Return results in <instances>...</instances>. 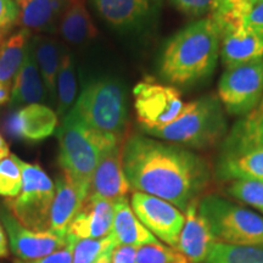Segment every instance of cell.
<instances>
[{
    "label": "cell",
    "mask_w": 263,
    "mask_h": 263,
    "mask_svg": "<svg viewBox=\"0 0 263 263\" xmlns=\"http://www.w3.org/2000/svg\"><path fill=\"white\" fill-rule=\"evenodd\" d=\"M122 163L130 190L166 200L182 212L199 200L211 178L202 156L143 134L124 140Z\"/></svg>",
    "instance_id": "6da1fadb"
},
{
    "label": "cell",
    "mask_w": 263,
    "mask_h": 263,
    "mask_svg": "<svg viewBox=\"0 0 263 263\" xmlns=\"http://www.w3.org/2000/svg\"><path fill=\"white\" fill-rule=\"evenodd\" d=\"M222 29L211 16L197 18L170 38L161 52V77L173 87L188 88L215 71L221 52Z\"/></svg>",
    "instance_id": "7a4b0ae2"
},
{
    "label": "cell",
    "mask_w": 263,
    "mask_h": 263,
    "mask_svg": "<svg viewBox=\"0 0 263 263\" xmlns=\"http://www.w3.org/2000/svg\"><path fill=\"white\" fill-rule=\"evenodd\" d=\"M58 138L59 164L64 177L87 200L101 154L106 147L122 140L85 127L71 111L62 120Z\"/></svg>",
    "instance_id": "3957f363"
},
{
    "label": "cell",
    "mask_w": 263,
    "mask_h": 263,
    "mask_svg": "<svg viewBox=\"0 0 263 263\" xmlns=\"http://www.w3.org/2000/svg\"><path fill=\"white\" fill-rule=\"evenodd\" d=\"M226 129L224 111L218 97L206 95L184 103L180 114L171 123L144 133L186 149H206L221 140Z\"/></svg>",
    "instance_id": "277c9868"
},
{
    "label": "cell",
    "mask_w": 263,
    "mask_h": 263,
    "mask_svg": "<svg viewBox=\"0 0 263 263\" xmlns=\"http://www.w3.org/2000/svg\"><path fill=\"white\" fill-rule=\"evenodd\" d=\"M70 111L85 127L124 140L128 101L126 90L117 80L105 77L85 83Z\"/></svg>",
    "instance_id": "5b68a950"
},
{
    "label": "cell",
    "mask_w": 263,
    "mask_h": 263,
    "mask_svg": "<svg viewBox=\"0 0 263 263\" xmlns=\"http://www.w3.org/2000/svg\"><path fill=\"white\" fill-rule=\"evenodd\" d=\"M199 211L216 242L263 248V216L259 213L213 194L199 199Z\"/></svg>",
    "instance_id": "8992f818"
},
{
    "label": "cell",
    "mask_w": 263,
    "mask_h": 263,
    "mask_svg": "<svg viewBox=\"0 0 263 263\" xmlns=\"http://www.w3.org/2000/svg\"><path fill=\"white\" fill-rule=\"evenodd\" d=\"M22 173L21 192L5 205L26 228L44 232L49 230L50 210L55 196V185L44 170L37 164L25 162L16 157Z\"/></svg>",
    "instance_id": "52a82bcc"
},
{
    "label": "cell",
    "mask_w": 263,
    "mask_h": 263,
    "mask_svg": "<svg viewBox=\"0 0 263 263\" xmlns=\"http://www.w3.org/2000/svg\"><path fill=\"white\" fill-rule=\"evenodd\" d=\"M263 98V60L226 67L218 82V99L230 115L245 116Z\"/></svg>",
    "instance_id": "ba28073f"
},
{
    "label": "cell",
    "mask_w": 263,
    "mask_h": 263,
    "mask_svg": "<svg viewBox=\"0 0 263 263\" xmlns=\"http://www.w3.org/2000/svg\"><path fill=\"white\" fill-rule=\"evenodd\" d=\"M134 108L144 132L172 122L182 111V94L171 84H161L150 77L138 82L133 89Z\"/></svg>",
    "instance_id": "9c48e42d"
},
{
    "label": "cell",
    "mask_w": 263,
    "mask_h": 263,
    "mask_svg": "<svg viewBox=\"0 0 263 263\" xmlns=\"http://www.w3.org/2000/svg\"><path fill=\"white\" fill-rule=\"evenodd\" d=\"M130 206L150 233L170 248H177L185 221L184 212L166 200L139 192L132 194Z\"/></svg>",
    "instance_id": "30bf717a"
},
{
    "label": "cell",
    "mask_w": 263,
    "mask_h": 263,
    "mask_svg": "<svg viewBox=\"0 0 263 263\" xmlns=\"http://www.w3.org/2000/svg\"><path fill=\"white\" fill-rule=\"evenodd\" d=\"M0 222L9 235V244L12 254L22 261L45 257L64 249L68 244L67 238L59 236L51 230L37 232L26 228L9 210L0 209Z\"/></svg>",
    "instance_id": "8fae6325"
},
{
    "label": "cell",
    "mask_w": 263,
    "mask_h": 263,
    "mask_svg": "<svg viewBox=\"0 0 263 263\" xmlns=\"http://www.w3.org/2000/svg\"><path fill=\"white\" fill-rule=\"evenodd\" d=\"M99 17L117 31H136L153 21L162 0H90Z\"/></svg>",
    "instance_id": "7c38bea8"
},
{
    "label": "cell",
    "mask_w": 263,
    "mask_h": 263,
    "mask_svg": "<svg viewBox=\"0 0 263 263\" xmlns=\"http://www.w3.org/2000/svg\"><path fill=\"white\" fill-rule=\"evenodd\" d=\"M122 143L106 147L95 168L88 196H99L108 201L127 197L130 186L124 176L122 163Z\"/></svg>",
    "instance_id": "4fadbf2b"
},
{
    "label": "cell",
    "mask_w": 263,
    "mask_h": 263,
    "mask_svg": "<svg viewBox=\"0 0 263 263\" xmlns=\"http://www.w3.org/2000/svg\"><path fill=\"white\" fill-rule=\"evenodd\" d=\"M114 202L99 196H88L67 229L72 241L101 239L110 235L114 223Z\"/></svg>",
    "instance_id": "5bb4252c"
},
{
    "label": "cell",
    "mask_w": 263,
    "mask_h": 263,
    "mask_svg": "<svg viewBox=\"0 0 263 263\" xmlns=\"http://www.w3.org/2000/svg\"><path fill=\"white\" fill-rule=\"evenodd\" d=\"M58 127V115L43 104H31L15 111L5 121V129L11 137L25 141L47 139Z\"/></svg>",
    "instance_id": "9a60e30c"
},
{
    "label": "cell",
    "mask_w": 263,
    "mask_h": 263,
    "mask_svg": "<svg viewBox=\"0 0 263 263\" xmlns=\"http://www.w3.org/2000/svg\"><path fill=\"white\" fill-rule=\"evenodd\" d=\"M184 215L185 221L176 250L190 263H205L216 239L205 217L199 211V200L190 203Z\"/></svg>",
    "instance_id": "2e32d148"
},
{
    "label": "cell",
    "mask_w": 263,
    "mask_h": 263,
    "mask_svg": "<svg viewBox=\"0 0 263 263\" xmlns=\"http://www.w3.org/2000/svg\"><path fill=\"white\" fill-rule=\"evenodd\" d=\"M219 57L226 67L263 60V33L242 24L222 29Z\"/></svg>",
    "instance_id": "e0dca14e"
},
{
    "label": "cell",
    "mask_w": 263,
    "mask_h": 263,
    "mask_svg": "<svg viewBox=\"0 0 263 263\" xmlns=\"http://www.w3.org/2000/svg\"><path fill=\"white\" fill-rule=\"evenodd\" d=\"M70 3L71 0H16V25L29 32H57Z\"/></svg>",
    "instance_id": "ac0fdd59"
},
{
    "label": "cell",
    "mask_w": 263,
    "mask_h": 263,
    "mask_svg": "<svg viewBox=\"0 0 263 263\" xmlns=\"http://www.w3.org/2000/svg\"><path fill=\"white\" fill-rule=\"evenodd\" d=\"M263 149V98L251 112L236 122L222 144L219 157Z\"/></svg>",
    "instance_id": "d6986e66"
},
{
    "label": "cell",
    "mask_w": 263,
    "mask_h": 263,
    "mask_svg": "<svg viewBox=\"0 0 263 263\" xmlns=\"http://www.w3.org/2000/svg\"><path fill=\"white\" fill-rule=\"evenodd\" d=\"M114 223L110 234L114 236L116 245L140 248L144 245L162 244L139 221L127 197H123V199L114 202Z\"/></svg>",
    "instance_id": "ffe728a7"
},
{
    "label": "cell",
    "mask_w": 263,
    "mask_h": 263,
    "mask_svg": "<svg viewBox=\"0 0 263 263\" xmlns=\"http://www.w3.org/2000/svg\"><path fill=\"white\" fill-rule=\"evenodd\" d=\"M45 87L34 58L33 43H29L25 60L16 74L11 88L12 106H27L31 104H42L45 100Z\"/></svg>",
    "instance_id": "44dd1931"
},
{
    "label": "cell",
    "mask_w": 263,
    "mask_h": 263,
    "mask_svg": "<svg viewBox=\"0 0 263 263\" xmlns=\"http://www.w3.org/2000/svg\"><path fill=\"white\" fill-rule=\"evenodd\" d=\"M85 200L64 176L57 180L55 196L50 210L49 230L62 238H66L67 229L74 216L80 211Z\"/></svg>",
    "instance_id": "7402d4cb"
},
{
    "label": "cell",
    "mask_w": 263,
    "mask_h": 263,
    "mask_svg": "<svg viewBox=\"0 0 263 263\" xmlns=\"http://www.w3.org/2000/svg\"><path fill=\"white\" fill-rule=\"evenodd\" d=\"M34 58L41 72L45 93L52 105L57 106V81L62 51L60 45L52 38L37 35L32 39Z\"/></svg>",
    "instance_id": "603a6c76"
},
{
    "label": "cell",
    "mask_w": 263,
    "mask_h": 263,
    "mask_svg": "<svg viewBox=\"0 0 263 263\" xmlns=\"http://www.w3.org/2000/svg\"><path fill=\"white\" fill-rule=\"evenodd\" d=\"M31 43V32L20 29L9 37H0V84L12 88Z\"/></svg>",
    "instance_id": "cb8c5ba5"
},
{
    "label": "cell",
    "mask_w": 263,
    "mask_h": 263,
    "mask_svg": "<svg viewBox=\"0 0 263 263\" xmlns=\"http://www.w3.org/2000/svg\"><path fill=\"white\" fill-rule=\"evenodd\" d=\"M217 176L222 180L263 179V149L219 157Z\"/></svg>",
    "instance_id": "d4e9b609"
},
{
    "label": "cell",
    "mask_w": 263,
    "mask_h": 263,
    "mask_svg": "<svg viewBox=\"0 0 263 263\" xmlns=\"http://www.w3.org/2000/svg\"><path fill=\"white\" fill-rule=\"evenodd\" d=\"M59 32L65 41L74 45L83 44L97 35L98 31L85 8L84 0H71L61 17Z\"/></svg>",
    "instance_id": "484cf974"
},
{
    "label": "cell",
    "mask_w": 263,
    "mask_h": 263,
    "mask_svg": "<svg viewBox=\"0 0 263 263\" xmlns=\"http://www.w3.org/2000/svg\"><path fill=\"white\" fill-rule=\"evenodd\" d=\"M77 97L74 62L71 52L62 50V57L57 81V115L65 117L70 112Z\"/></svg>",
    "instance_id": "4316f807"
},
{
    "label": "cell",
    "mask_w": 263,
    "mask_h": 263,
    "mask_svg": "<svg viewBox=\"0 0 263 263\" xmlns=\"http://www.w3.org/2000/svg\"><path fill=\"white\" fill-rule=\"evenodd\" d=\"M205 263H263V248L215 242Z\"/></svg>",
    "instance_id": "83f0119b"
},
{
    "label": "cell",
    "mask_w": 263,
    "mask_h": 263,
    "mask_svg": "<svg viewBox=\"0 0 263 263\" xmlns=\"http://www.w3.org/2000/svg\"><path fill=\"white\" fill-rule=\"evenodd\" d=\"M251 8L252 0H213L210 16L224 29L241 24Z\"/></svg>",
    "instance_id": "f1b7e54d"
},
{
    "label": "cell",
    "mask_w": 263,
    "mask_h": 263,
    "mask_svg": "<svg viewBox=\"0 0 263 263\" xmlns=\"http://www.w3.org/2000/svg\"><path fill=\"white\" fill-rule=\"evenodd\" d=\"M115 246L116 241L111 234L101 239L76 240L72 263H94L105 252L114 250Z\"/></svg>",
    "instance_id": "f546056e"
},
{
    "label": "cell",
    "mask_w": 263,
    "mask_h": 263,
    "mask_svg": "<svg viewBox=\"0 0 263 263\" xmlns=\"http://www.w3.org/2000/svg\"><path fill=\"white\" fill-rule=\"evenodd\" d=\"M227 193L263 215V179L233 180Z\"/></svg>",
    "instance_id": "4dcf8cb0"
},
{
    "label": "cell",
    "mask_w": 263,
    "mask_h": 263,
    "mask_svg": "<svg viewBox=\"0 0 263 263\" xmlns=\"http://www.w3.org/2000/svg\"><path fill=\"white\" fill-rule=\"evenodd\" d=\"M15 155L0 161V195L14 199L21 192L22 173Z\"/></svg>",
    "instance_id": "1f68e13d"
},
{
    "label": "cell",
    "mask_w": 263,
    "mask_h": 263,
    "mask_svg": "<svg viewBox=\"0 0 263 263\" xmlns=\"http://www.w3.org/2000/svg\"><path fill=\"white\" fill-rule=\"evenodd\" d=\"M136 263H190L178 250L163 244L144 245L137 249Z\"/></svg>",
    "instance_id": "d6a6232c"
},
{
    "label": "cell",
    "mask_w": 263,
    "mask_h": 263,
    "mask_svg": "<svg viewBox=\"0 0 263 263\" xmlns=\"http://www.w3.org/2000/svg\"><path fill=\"white\" fill-rule=\"evenodd\" d=\"M182 14L194 18L205 17L211 12L213 0H170Z\"/></svg>",
    "instance_id": "836d02e7"
},
{
    "label": "cell",
    "mask_w": 263,
    "mask_h": 263,
    "mask_svg": "<svg viewBox=\"0 0 263 263\" xmlns=\"http://www.w3.org/2000/svg\"><path fill=\"white\" fill-rule=\"evenodd\" d=\"M16 0H0V33L6 34L17 21Z\"/></svg>",
    "instance_id": "e575fe53"
},
{
    "label": "cell",
    "mask_w": 263,
    "mask_h": 263,
    "mask_svg": "<svg viewBox=\"0 0 263 263\" xmlns=\"http://www.w3.org/2000/svg\"><path fill=\"white\" fill-rule=\"evenodd\" d=\"M73 244H74V241L68 240V244L66 245L64 249L52 252V254L45 256V257L32 259V261H22V259H16L14 263H72V256H73Z\"/></svg>",
    "instance_id": "d590c367"
},
{
    "label": "cell",
    "mask_w": 263,
    "mask_h": 263,
    "mask_svg": "<svg viewBox=\"0 0 263 263\" xmlns=\"http://www.w3.org/2000/svg\"><path fill=\"white\" fill-rule=\"evenodd\" d=\"M241 24L248 28L263 33V2L255 4L242 18Z\"/></svg>",
    "instance_id": "8d00e7d4"
},
{
    "label": "cell",
    "mask_w": 263,
    "mask_h": 263,
    "mask_svg": "<svg viewBox=\"0 0 263 263\" xmlns=\"http://www.w3.org/2000/svg\"><path fill=\"white\" fill-rule=\"evenodd\" d=\"M137 249L134 246L116 245L111 255V263H136Z\"/></svg>",
    "instance_id": "74e56055"
},
{
    "label": "cell",
    "mask_w": 263,
    "mask_h": 263,
    "mask_svg": "<svg viewBox=\"0 0 263 263\" xmlns=\"http://www.w3.org/2000/svg\"><path fill=\"white\" fill-rule=\"evenodd\" d=\"M9 249H8V239H6L5 229L0 223V258L8 257Z\"/></svg>",
    "instance_id": "f35d334b"
},
{
    "label": "cell",
    "mask_w": 263,
    "mask_h": 263,
    "mask_svg": "<svg viewBox=\"0 0 263 263\" xmlns=\"http://www.w3.org/2000/svg\"><path fill=\"white\" fill-rule=\"evenodd\" d=\"M11 100V88L0 84V105H5Z\"/></svg>",
    "instance_id": "ab89813d"
},
{
    "label": "cell",
    "mask_w": 263,
    "mask_h": 263,
    "mask_svg": "<svg viewBox=\"0 0 263 263\" xmlns=\"http://www.w3.org/2000/svg\"><path fill=\"white\" fill-rule=\"evenodd\" d=\"M10 156V151H9V146L6 145L4 138L2 137V134H0V161L3 159H5V157Z\"/></svg>",
    "instance_id": "60d3db41"
},
{
    "label": "cell",
    "mask_w": 263,
    "mask_h": 263,
    "mask_svg": "<svg viewBox=\"0 0 263 263\" xmlns=\"http://www.w3.org/2000/svg\"><path fill=\"white\" fill-rule=\"evenodd\" d=\"M111 255H112V250L101 255L94 263H111Z\"/></svg>",
    "instance_id": "b9f144b4"
},
{
    "label": "cell",
    "mask_w": 263,
    "mask_h": 263,
    "mask_svg": "<svg viewBox=\"0 0 263 263\" xmlns=\"http://www.w3.org/2000/svg\"><path fill=\"white\" fill-rule=\"evenodd\" d=\"M259 2H263V0H252V6H254L255 4H257V3Z\"/></svg>",
    "instance_id": "7bdbcfd3"
},
{
    "label": "cell",
    "mask_w": 263,
    "mask_h": 263,
    "mask_svg": "<svg viewBox=\"0 0 263 263\" xmlns=\"http://www.w3.org/2000/svg\"><path fill=\"white\" fill-rule=\"evenodd\" d=\"M3 35H4V34H2V33H0V37H3Z\"/></svg>",
    "instance_id": "ee69618b"
}]
</instances>
